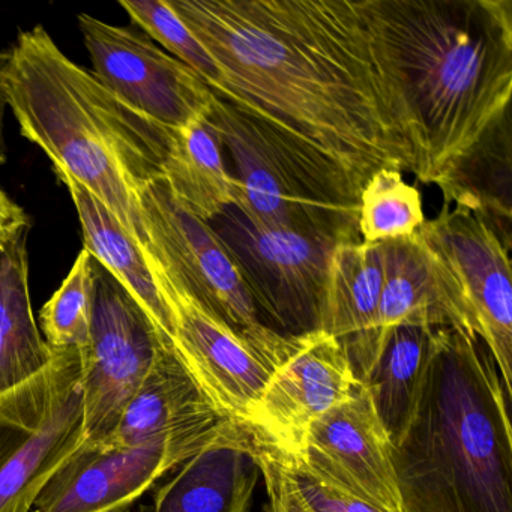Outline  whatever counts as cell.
Returning a JSON list of instances; mask_svg holds the SVG:
<instances>
[{
  "label": "cell",
  "instance_id": "obj_31",
  "mask_svg": "<svg viewBox=\"0 0 512 512\" xmlns=\"http://www.w3.org/2000/svg\"><path fill=\"white\" fill-rule=\"evenodd\" d=\"M7 56L0 55V154H2V125H4V112L7 106L4 91V67Z\"/></svg>",
  "mask_w": 512,
  "mask_h": 512
},
{
  "label": "cell",
  "instance_id": "obj_12",
  "mask_svg": "<svg viewBox=\"0 0 512 512\" xmlns=\"http://www.w3.org/2000/svg\"><path fill=\"white\" fill-rule=\"evenodd\" d=\"M358 383L337 338L322 331L301 335L295 352L272 374L245 427L257 440L295 454L310 425L343 403Z\"/></svg>",
  "mask_w": 512,
  "mask_h": 512
},
{
  "label": "cell",
  "instance_id": "obj_28",
  "mask_svg": "<svg viewBox=\"0 0 512 512\" xmlns=\"http://www.w3.org/2000/svg\"><path fill=\"white\" fill-rule=\"evenodd\" d=\"M281 455L299 496L311 512H385L373 503L356 496L302 458L283 452Z\"/></svg>",
  "mask_w": 512,
  "mask_h": 512
},
{
  "label": "cell",
  "instance_id": "obj_6",
  "mask_svg": "<svg viewBox=\"0 0 512 512\" xmlns=\"http://www.w3.org/2000/svg\"><path fill=\"white\" fill-rule=\"evenodd\" d=\"M148 233V256L209 313L280 367L299 344L269 328L251 296L238 263L209 223L182 208L163 179L140 194Z\"/></svg>",
  "mask_w": 512,
  "mask_h": 512
},
{
  "label": "cell",
  "instance_id": "obj_24",
  "mask_svg": "<svg viewBox=\"0 0 512 512\" xmlns=\"http://www.w3.org/2000/svg\"><path fill=\"white\" fill-rule=\"evenodd\" d=\"M433 331L434 328L416 325L392 329L373 370L362 383L370 392L391 442L397 439L409 416Z\"/></svg>",
  "mask_w": 512,
  "mask_h": 512
},
{
  "label": "cell",
  "instance_id": "obj_9",
  "mask_svg": "<svg viewBox=\"0 0 512 512\" xmlns=\"http://www.w3.org/2000/svg\"><path fill=\"white\" fill-rule=\"evenodd\" d=\"M209 226L238 263L269 328L286 337L320 331L332 251L338 244L299 230L254 223L236 206Z\"/></svg>",
  "mask_w": 512,
  "mask_h": 512
},
{
  "label": "cell",
  "instance_id": "obj_11",
  "mask_svg": "<svg viewBox=\"0 0 512 512\" xmlns=\"http://www.w3.org/2000/svg\"><path fill=\"white\" fill-rule=\"evenodd\" d=\"M95 79L125 106L170 131L205 121L212 89L148 37L95 17L79 16Z\"/></svg>",
  "mask_w": 512,
  "mask_h": 512
},
{
  "label": "cell",
  "instance_id": "obj_23",
  "mask_svg": "<svg viewBox=\"0 0 512 512\" xmlns=\"http://www.w3.org/2000/svg\"><path fill=\"white\" fill-rule=\"evenodd\" d=\"M161 173L173 199L205 223L238 202V182L226 169L223 145L206 119L172 131Z\"/></svg>",
  "mask_w": 512,
  "mask_h": 512
},
{
  "label": "cell",
  "instance_id": "obj_15",
  "mask_svg": "<svg viewBox=\"0 0 512 512\" xmlns=\"http://www.w3.org/2000/svg\"><path fill=\"white\" fill-rule=\"evenodd\" d=\"M241 428L206 394L173 341H166L115 433L103 443L124 448L172 443L202 451Z\"/></svg>",
  "mask_w": 512,
  "mask_h": 512
},
{
  "label": "cell",
  "instance_id": "obj_2",
  "mask_svg": "<svg viewBox=\"0 0 512 512\" xmlns=\"http://www.w3.org/2000/svg\"><path fill=\"white\" fill-rule=\"evenodd\" d=\"M437 185L508 112L512 0H364Z\"/></svg>",
  "mask_w": 512,
  "mask_h": 512
},
{
  "label": "cell",
  "instance_id": "obj_8",
  "mask_svg": "<svg viewBox=\"0 0 512 512\" xmlns=\"http://www.w3.org/2000/svg\"><path fill=\"white\" fill-rule=\"evenodd\" d=\"M416 235L433 260L461 331L481 338L512 397L511 250L481 217L445 203Z\"/></svg>",
  "mask_w": 512,
  "mask_h": 512
},
{
  "label": "cell",
  "instance_id": "obj_10",
  "mask_svg": "<svg viewBox=\"0 0 512 512\" xmlns=\"http://www.w3.org/2000/svg\"><path fill=\"white\" fill-rule=\"evenodd\" d=\"M91 332L79 350L86 442L109 439L158 352L172 341L140 302L94 259Z\"/></svg>",
  "mask_w": 512,
  "mask_h": 512
},
{
  "label": "cell",
  "instance_id": "obj_26",
  "mask_svg": "<svg viewBox=\"0 0 512 512\" xmlns=\"http://www.w3.org/2000/svg\"><path fill=\"white\" fill-rule=\"evenodd\" d=\"M94 257L83 250L58 292L40 313L44 340L52 350H80L91 332L94 310Z\"/></svg>",
  "mask_w": 512,
  "mask_h": 512
},
{
  "label": "cell",
  "instance_id": "obj_19",
  "mask_svg": "<svg viewBox=\"0 0 512 512\" xmlns=\"http://www.w3.org/2000/svg\"><path fill=\"white\" fill-rule=\"evenodd\" d=\"M385 278L377 317V349L403 325L461 331L433 260L418 235L383 242ZM379 359V358H377Z\"/></svg>",
  "mask_w": 512,
  "mask_h": 512
},
{
  "label": "cell",
  "instance_id": "obj_25",
  "mask_svg": "<svg viewBox=\"0 0 512 512\" xmlns=\"http://www.w3.org/2000/svg\"><path fill=\"white\" fill-rule=\"evenodd\" d=\"M424 223L421 194L398 170H379L362 187L359 235L364 244L409 238Z\"/></svg>",
  "mask_w": 512,
  "mask_h": 512
},
{
  "label": "cell",
  "instance_id": "obj_3",
  "mask_svg": "<svg viewBox=\"0 0 512 512\" xmlns=\"http://www.w3.org/2000/svg\"><path fill=\"white\" fill-rule=\"evenodd\" d=\"M511 395L475 334L434 328L392 442L404 512H512Z\"/></svg>",
  "mask_w": 512,
  "mask_h": 512
},
{
  "label": "cell",
  "instance_id": "obj_22",
  "mask_svg": "<svg viewBox=\"0 0 512 512\" xmlns=\"http://www.w3.org/2000/svg\"><path fill=\"white\" fill-rule=\"evenodd\" d=\"M443 203L481 217L511 250V110L437 184Z\"/></svg>",
  "mask_w": 512,
  "mask_h": 512
},
{
  "label": "cell",
  "instance_id": "obj_21",
  "mask_svg": "<svg viewBox=\"0 0 512 512\" xmlns=\"http://www.w3.org/2000/svg\"><path fill=\"white\" fill-rule=\"evenodd\" d=\"M28 229L0 236V394L37 376L53 358L32 311Z\"/></svg>",
  "mask_w": 512,
  "mask_h": 512
},
{
  "label": "cell",
  "instance_id": "obj_18",
  "mask_svg": "<svg viewBox=\"0 0 512 512\" xmlns=\"http://www.w3.org/2000/svg\"><path fill=\"white\" fill-rule=\"evenodd\" d=\"M175 470L142 512H250L260 467L248 428L211 443Z\"/></svg>",
  "mask_w": 512,
  "mask_h": 512
},
{
  "label": "cell",
  "instance_id": "obj_16",
  "mask_svg": "<svg viewBox=\"0 0 512 512\" xmlns=\"http://www.w3.org/2000/svg\"><path fill=\"white\" fill-rule=\"evenodd\" d=\"M391 451V437L370 392L358 383L343 403L310 425L301 449L292 455L382 511L404 512Z\"/></svg>",
  "mask_w": 512,
  "mask_h": 512
},
{
  "label": "cell",
  "instance_id": "obj_7",
  "mask_svg": "<svg viewBox=\"0 0 512 512\" xmlns=\"http://www.w3.org/2000/svg\"><path fill=\"white\" fill-rule=\"evenodd\" d=\"M85 440L79 350H53L41 373L0 394V512H31Z\"/></svg>",
  "mask_w": 512,
  "mask_h": 512
},
{
  "label": "cell",
  "instance_id": "obj_14",
  "mask_svg": "<svg viewBox=\"0 0 512 512\" xmlns=\"http://www.w3.org/2000/svg\"><path fill=\"white\" fill-rule=\"evenodd\" d=\"M199 451L172 443L86 442L53 473L34 512H127L164 475Z\"/></svg>",
  "mask_w": 512,
  "mask_h": 512
},
{
  "label": "cell",
  "instance_id": "obj_5",
  "mask_svg": "<svg viewBox=\"0 0 512 512\" xmlns=\"http://www.w3.org/2000/svg\"><path fill=\"white\" fill-rule=\"evenodd\" d=\"M214 92V91H212ZM206 122L230 154L236 208L254 223L358 244L362 188L319 149L215 94Z\"/></svg>",
  "mask_w": 512,
  "mask_h": 512
},
{
  "label": "cell",
  "instance_id": "obj_29",
  "mask_svg": "<svg viewBox=\"0 0 512 512\" xmlns=\"http://www.w3.org/2000/svg\"><path fill=\"white\" fill-rule=\"evenodd\" d=\"M254 452L268 493L265 512H311L299 496L281 452L256 437Z\"/></svg>",
  "mask_w": 512,
  "mask_h": 512
},
{
  "label": "cell",
  "instance_id": "obj_20",
  "mask_svg": "<svg viewBox=\"0 0 512 512\" xmlns=\"http://www.w3.org/2000/svg\"><path fill=\"white\" fill-rule=\"evenodd\" d=\"M58 175L67 185L79 214L85 250L140 302L158 328L173 341L172 311L164 299L145 248L91 191L70 176Z\"/></svg>",
  "mask_w": 512,
  "mask_h": 512
},
{
  "label": "cell",
  "instance_id": "obj_13",
  "mask_svg": "<svg viewBox=\"0 0 512 512\" xmlns=\"http://www.w3.org/2000/svg\"><path fill=\"white\" fill-rule=\"evenodd\" d=\"M152 268L172 311L179 356L218 409L245 427L277 367L157 265L152 263Z\"/></svg>",
  "mask_w": 512,
  "mask_h": 512
},
{
  "label": "cell",
  "instance_id": "obj_4",
  "mask_svg": "<svg viewBox=\"0 0 512 512\" xmlns=\"http://www.w3.org/2000/svg\"><path fill=\"white\" fill-rule=\"evenodd\" d=\"M4 91L23 136L56 172L100 199L148 253L140 194L163 176L172 131L110 94L41 26L20 32L5 59Z\"/></svg>",
  "mask_w": 512,
  "mask_h": 512
},
{
  "label": "cell",
  "instance_id": "obj_17",
  "mask_svg": "<svg viewBox=\"0 0 512 512\" xmlns=\"http://www.w3.org/2000/svg\"><path fill=\"white\" fill-rule=\"evenodd\" d=\"M383 278V242L340 244L332 251L320 331L340 341L359 383L379 358L376 328Z\"/></svg>",
  "mask_w": 512,
  "mask_h": 512
},
{
  "label": "cell",
  "instance_id": "obj_1",
  "mask_svg": "<svg viewBox=\"0 0 512 512\" xmlns=\"http://www.w3.org/2000/svg\"><path fill=\"white\" fill-rule=\"evenodd\" d=\"M220 71L212 89L304 139L359 187L416 175L412 116L364 0H167Z\"/></svg>",
  "mask_w": 512,
  "mask_h": 512
},
{
  "label": "cell",
  "instance_id": "obj_30",
  "mask_svg": "<svg viewBox=\"0 0 512 512\" xmlns=\"http://www.w3.org/2000/svg\"><path fill=\"white\" fill-rule=\"evenodd\" d=\"M25 226H29L25 212L16 203L11 202L0 188V236Z\"/></svg>",
  "mask_w": 512,
  "mask_h": 512
},
{
  "label": "cell",
  "instance_id": "obj_27",
  "mask_svg": "<svg viewBox=\"0 0 512 512\" xmlns=\"http://www.w3.org/2000/svg\"><path fill=\"white\" fill-rule=\"evenodd\" d=\"M134 25L164 47L170 56L187 65L209 88H217L220 71L196 35L176 16L167 0H121Z\"/></svg>",
  "mask_w": 512,
  "mask_h": 512
}]
</instances>
